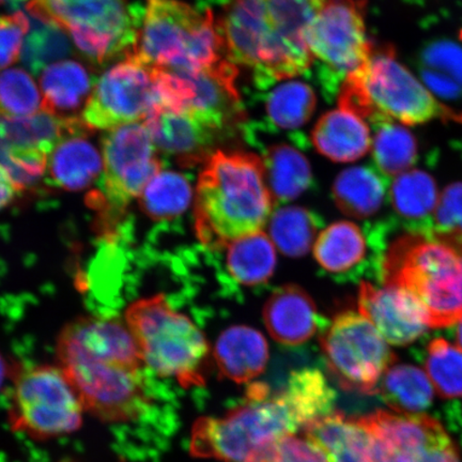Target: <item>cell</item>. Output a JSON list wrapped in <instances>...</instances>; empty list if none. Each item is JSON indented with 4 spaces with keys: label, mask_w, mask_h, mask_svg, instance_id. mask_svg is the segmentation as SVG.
<instances>
[{
    "label": "cell",
    "mask_w": 462,
    "mask_h": 462,
    "mask_svg": "<svg viewBox=\"0 0 462 462\" xmlns=\"http://www.w3.org/2000/svg\"><path fill=\"white\" fill-rule=\"evenodd\" d=\"M367 245L362 230L351 222H338L323 230L316 241L314 256L331 274H348L366 257Z\"/></svg>",
    "instance_id": "27"
},
{
    "label": "cell",
    "mask_w": 462,
    "mask_h": 462,
    "mask_svg": "<svg viewBox=\"0 0 462 462\" xmlns=\"http://www.w3.org/2000/svg\"><path fill=\"white\" fill-rule=\"evenodd\" d=\"M128 57L148 68L183 73L206 70L227 58L212 11L179 0H147Z\"/></svg>",
    "instance_id": "6"
},
{
    "label": "cell",
    "mask_w": 462,
    "mask_h": 462,
    "mask_svg": "<svg viewBox=\"0 0 462 462\" xmlns=\"http://www.w3.org/2000/svg\"><path fill=\"white\" fill-rule=\"evenodd\" d=\"M273 206L263 159L253 153L218 150L207 160L199 175L196 234L207 247H226L263 231Z\"/></svg>",
    "instance_id": "5"
},
{
    "label": "cell",
    "mask_w": 462,
    "mask_h": 462,
    "mask_svg": "<svg viewBox=\"0 0 462 462\" xmlns=\"http://www.w3.org/2000/svg\"><path fill=\"white\" fill-rule=\"evenodd\" d=\"M215 357L224 377L245 383L264 371L269 359L267 340L252 328H229L217 339Z\"/></svg>",
    "instance_id": "21"
},
{
    "label": "cell",
    "mask_w": 462,
    "mask_h": 462,
    "mask_svg": "<svg viewBox=\"0 0 462 462\" xmlns=\"http://www.w3.org/2000/svg\"><path fill=\"white\" fill-rule=\"evenodd\" d=\"M391 199L398 215L408 218L424 217L435 212L439 200L437 184L423 171H408L393 183Z\"/></svg>",
    "instance_id": "34"
},
{
    "label": "cell",
    "mask_w": 462,
    "mask_h": 462,
    "mask_svg": "<svg viewBox=\"0 0 462 462\" xmlns=\"http://www.w3.org/2000/svg\"><path fill=\"white\" fill-rule=\"evenodd\" d=\"M11 368L13 367H10L3 356L0 355V389H2L5 378L11 374Z\"/></svg>",
    "instance_id": "43"
},
{
    "label": "cell",
    "mask_w": 462,
    "mask_h": 462,
    "mask_svg": "<svg viewBox=\"0 0 462 462\" xmlns=\"http://www.w3.org/2000/svg\"><path fill=\"white\" fill-rule=\"evenodd\" d=\"M101 166L100 153L87 140V133H80L57 144L50 155L46 172L51 186L80 190L91 186L100 175Z\"/></svg>",
    "instance_id": "22"
},
{
    "label": "cell",
    "mask_w": 462,
    "mask_h": 462,
    "mask_svg": "<svg viewBox=\"0 0 462 462\" xmlns=\"http://www.w3.org/2000/svg\"><path fill=\"white\" fill-rule=\"evenodd\" d=\"M304 435L328 462H374L371 436L361 418L333 411L306 425Z\"/></svg>",
    "instance_id": "19"
},
{
    "label": "cell",
    "mask_w": 462,
    "mask_h": 462,
    "mask_svg": "<svg viewBox=\"0 0 462 462\" xmlns=\"http://www.w3.org/2000/svg\"><path fill=\"white\" fill-rule=\"evenodd\" d=\"M372 125L373 157L379 171L386 177L408 171L418 158V142L412 133L389 117L375 118Z\"/></svg>",
    "instance_id": "29"
},
{
    "label": "cell",
    "mask_w": 462,
    "mask_h": 462,
    "mask_svg": "<svg viewBox=\"0 0 462 462\" xmlns=\"http://www.w3.org/2000/svg\"><path fill=\"white\" fill-rule=\"evenodd\" d=\"M319 222L314 213L301 207L282 208L270 221L273 244L288 257H302L313 245Z\"/></svg>",
    "instance_id": "32"
},
{
    "label": "cell",
    "mask_w": 462,
    "mask_h": 462,
    "mask_svg": "<svg viewBox=\"0 0 462 462\" xmlns=\"http://www.w3.org/2000/svg\"><path fill=\"white\" fill-rule=\"evenodd\" d=\"M328 371L346 391L373 395L396 361L386 340L363 315L345 311L321 337Z\"/></svg>",
    "instance_id": "13"
},
{
    "label": "cell",
    "mask_w": 462,
    "mask_h": 462,
    "mask_svg": "<svg viewBox=\"0 0 462 462\" xmlns=\"http://www.w3.org/2000/svg\"><path fill=\"white\" fill-rule=\"evenodd\" d=\"M366 0H326L305 32L318 83L328 100L374 51L365 27Z\"/></svg>",
    "instance_id": "10"
},
{
    "label": "cell",
    "mask_w": 462,
    "mask_h": 462,
    "mask_svg": "<svg viewBox=\"0 0 462 462\" xmlns=\"http://www.w3.org/2000/svg\"><path fill=\"white\" fill-rule=\"evenodd\" d=\"M433 213L438 229L462 234V182L443 190Z\"/></svg>",
    "instance_id": "40"
},
{
    "label": "cell",
    "mask_w": 462,
    "mask_h": 462,
    "mask_svg": "<svg viewBox=\"0 0 462 462\" xmlns=\"http://www.w3.org/2000/svg\"><path fill=\"white\" fill-rule=\"evenodd\" d=\"M103 173L99 189L91 194L103 219L119 217L147 184L162 171L152 133L144 124L109 130L102 138Z\"/></svg>",
    "instance_id": "12"
},
{
    "label": "cell",
    "mask_w": 462,
    "mask_h": 462,
    "mask_svg": "<svg viewBox=\"0 0 462 462\" xmlns=\"http://www.w3.org/2000/svg\"><path fill=\"white\" fill-rule=\"evenodd\" d=\"M29 29L31 21L21 11L0 15V71L19 60Z\"/></svg>",
    "instance_id": "37"
},
{
    "label": "cell",
    "mask_w": 462,
    "mask_h": 462,
    "mask_svg": "<svg viewBox=\"0 0 462 462\" xmlns=\"http://www.w3.org/2000/svg\"><path fill=\"white\" fill-rule=\"evenodd\" d=\"M357 303L360 314L372 323L388 344H411L426 330L427 327L411 302L395 288H379L363 282Z\"/></svg>",
    "instance_id": "17"
},
{
    "label": "cell",
    "mask_w": 462,
    "mask_h": 462,
    "mask_svg": "<svg viewBox=\"0 0 462 462\" xmlns=\"http://www.w3.org/2000/svg\"><path fill=\"white\" fill-rule=\"evenodd\" d=\"M456 338H457V345L462 349V319L458 322L457 332H456Z\"/></svg>",
    "instance_id": "44"
},
{
    "label": "cell",
    "mask_w": 462,
    "mask_h": 462,
    "mask_svg": "<svg viewBox=\"0 0 462 462\" xmlns=\"http://www.w3.org/2000/svg\"><path fill=\"white\" fill-rule=\"evenodd\" d=\"M426 372L443 398L462 397V349L444 338L431 340L427 348Z\"/></svg>",
    "instance_id": "35"
},
{
    "label": "cell",
    "mask_w": 462,
    "mask_h": 462,
    "mask_svg": "<svg viewBox=\"0 0 462 462\" xmlns=\"http://www.w3.org/2000/svg\"><path fill=\"white\" fill-rule=\"evenodd\" d=\"M19 192L10 173L4 166L0 165V210L11 204Z\"/></svg>",
    "instance_id": "42"
},
{
    "label": "cell",
    "mask_w": 462,
    "mask_h": 462,
    "mask_svg": "<svg viewBox=\"0 0 462 462\" xmlns=\"http://www.w3.org/2000/svg\"><path fill=\"white\" fill-rule=\"evenodd\" d=\"M95 79L88 69L74 60L55 62L40 78L43 94L42 111L67 117L89 100Z\"/></svg>",
    "instance_id": "23"
},
{
    "label": "cell",
    "mask_w": 462,
    "mask_h": 462,
    "mask_svg": "<svg viewBox=\"0 0 462 462\" xmlns=\"http://www.w3.org/2000/svg\"><path fill=\"white\" fill-rule=\"evenodd\" d=\"M264 104L267 123L263 129L297 130L313 116L317 99L310 85L291 80L265 95Z\"/></svg>",
    "instance_id": "30"
},
{
    "label": "cell",
    "mask_w": 462,
    "mask_h": 462,
    "mask_svg": "<svg viewBox=\"0 0 462 462\" xmlns=\"http://www.w3.org/2000/svg\"><path fill=\"white\" fill-rule=\"evenodd\" d=\"M13 430L37 440L68 435L82 425L83 404L60 367H13Z\"/></svg>",
    "instance_id": "11"
},
{
    "label": "cell",
    "mask_w": 462,
    "mask_h": 462,
    "mask_svg": "<svg viewBox=\"0 0 462 462\" xmlns=\"http://www.w3.org/2000/svg\"><path fill=\"white\" fill-rule=\"evenodd\" d=\"M40 111L42 94L31 73L19 68L0 71V116L27 117Z\"/></svg>",
    "instance_id": "36"
},
{
    "label": "cell",
    "mask_w": 462,
    "mask_h": 462,
    "mask_svg": "<svg viewBox=\"0 0 462 462\" xmlns=\"http://www.w3.org/2000/svg\"><path fill=\"white\" fill-rule=\"evenodd\" d=\"M361 419L374 462H460L452 439L429 415L377 411Z\"/></svg>",
    "instance_id": "14"
},
{
    "label": "cell",
    "mask_w": 462,
    "mask_h": 462,
    "mask_svg": "<svg viewBox=\"0 0 462 462\" xmlns=\"http://www.w3.org/2000/svg\"><path fill=\"white\" fill-rule=\"evenodd\" d=\"M311 141L318 152L337 163L359 160L373 146L365 121L340 107L322 116L311 132Z\"/></svg>",
    "instance_id": "20"
},
{
    "label": "cell",
    "mask_w": 462,
    "mask_h": 462,
    "mask_svg": "<svg viewBox=\"0 0 462 462\" xmlns=\"http://www.w3.org/2000/svg\"><path fill=\"white\" fill-rule=\"evenodd\" d=\"M25 7L29 16L70 33L97 65L132 53L144 14V7L128 0H29Z\"/></svg>",
    "instance_id": "9"
},
{
    "label": "cell",
    "mask_w": 462,
    "mask_h": 462,
    "mask_svg": "<svg viewBox=\"0 0 462 462\" xmlns=\"http://www.w3.org/2000/svg\"><path fill=\"white\" fill-rule=\"evenodd\" d=\"M338 106L362 119L384 116L407 125L450 119L452 109L442 106L429 89L398 62L392 45L374 48L368 61L351 73L340 87Z\"/></svg>",
    "instance_id": "7"
},
{
    "label": "cell",
    "mask_w": 462,
    "mask_h": 462,
    "mask_svg": "<svg viewBox=\"0 0 462 462\" xmlns=\"http://www.w3.org/2000/svg\"><path fill=\"white\" fill-rule=\"evenodd\" d=\"M420 75L425 85L439 97L454 100L462 96V87L448 75L426 68H421Z\"/></svg>",
    "instance_id": "41"
},
{
    "label": "cell",
    "mask_w": 462,
    "mask_h": 462,
    "mask_svg": "<svg viewBox=\"0 0 462 462\" xmlns=\"http://www.w3.org/2000/svg\"><path fill=\"white\" fill-rule=\"evenodd\" d=\"M226 247L229 273L239 284L262 285L273 275L276 265L275 247L263 231L231 242Z\"/></svg>",
    "instance_id": "28"
},
{
    "label": "cell",
    "mask_w": 462,
    "mask_h": 462,
    "mask_svg": "<svg viewBox=\"0 0 462 462\" xmlns=\"http://www.w3.org/2000/svg\"><path fill=\"white\" fill-rule=\"evenodd\" d=\"M375 394L396 413L420 414L431 406L433 386L420 368L402 364L388 369Z\"/></svg>",
    "instance_id": "26"
},
{
    "label": "cell",
    "mask_w": 462,
    "mask_h": 462,
    "mask_svg": "<svg viewBox=\"0 0 462 462\" xmlns=\"http://www.w3.org/2000/svg\"><path fill=\"white\" fill-rule=\"evenodd\" d=\"M31 29L23 44L21 60L32 75H38L51 62L71 54L70 39L63 29L29 16Z\"/></svg>",
    "instance_id": "33"
},
{
    "label": "cell",
    "mask_w": 462,
    "mask_h": 462,
    "mask_svg": "<svg viewBox=\"0 0 462 462\" xmlns=\"http://www.w3.org/2000/svg\"><path fill=\"white\" fill-rule=\"evenodd\" d=\"M192 188L187 177L176 171H161L140 196L144 215L155 221H166L181 216L192 200Z\"/></svg>",
    "instance_id": "31"
},
{
    "label": "cell",
    "mask_w": 462,
    "mask_h": 462,
    "mask_svg": "<svg viewBox=\"0 0 462 462\" xmlns=\"http://www.w3.org/2000/svg\"><path fill=\"white\" fill-rule=\"evenodd\" d=\"M383 275L384 286L402 292L426 327L462 319V234L435 228L400 236L385 253Z\"/></svg>",
    "instance_id": "4"
},
{
    "label": "cell",
    "mask_w": 462,
    "mask_h": 462,
    "mask_svg": "<svg viewBox=\"0 0 462 462\" xmlns=\"http://www.w3.org/2000/svg\"><path fill=\"white\" fill-rule=\"evenodd\" d=\"M263 162L270 192L277 200L296 199L313 181L309 160L291 144H273L265 149Z\"/></svg>",
    "instance_id": "24"
},
{
    "label": "cell",
    "mask_w": 462,
    "mask_h": 462,
    "mask_svg": "<svg viewBox=\"0 0 462 462\" xmlns=\"http://www.w3.org/2000/svg\"><path fill=\"white\" fill-rule=\"evenodd\" d=\"M459 37H460V39L462 40V29H461V31H460V32H459Z\"/></svg>",
    "instance_id": "45"
},
{
    "label": "cell",
    "mask_w": 462,
    "mask_h": 462,
    "mask_svg": "<svg viewBox=\"0 0 462 462\" xmlns=\"http://www.w3.org/2000/svg\"><path fill=\"white\" fill-rule=\"evenodd\" d=\"M157 106L152 68L126 57L102 75L82 117L89 130H113L148 118Z\"/></svg>",
    "instance_id": "15"
},
{
    "label": "cell",
    "mask_w": 462,
    "mask_h": 462,
    "mask_svg": "<svg viewBox=\"0 0 462 462\" xmlns=\"http://www.w3.org/2000/svg\"><path fill=\"white\" fill-rule=\"evenodd\" d=\"M256 462H328L325 455L308 438L282 439Z\"/></svg>",
    "instance_id": "39"
},
{
    "label": "cell",
    "mask_w": 462,
    "mask_h": 462,
    "mask_svg": "<svg viewBox=\"0 0 462 462\" xmlns=\"http://www.w3.org/2000/svg\"><path fill=\"white\" fill-rule=\"evenodd\" d=\"M57 357L84 410L96 418L125 423L146 411L143 362L126 323L116 318H79L61 331Z\"/></svg>",
    "instance_id": "2"
},
{
    "label": "cell",
    "mask_w": 462,
    "mask_h": 462,
    "mask_svg": "<svg viewBox=\"0 0 462 462\" xmlns=\"http://www.w3.org/2000/svg\"><path fill=\"white\" fill-rule=\"evenodd\" d=\"M4 0H0V4H3Z\"/></svg>",
    "instance_id": "46"
},
{
    "label": "cell",
    "mask_w": 462,
    "mask_h": 462,
    "mask_svg": "<svg viewBox=\"0 0 462 462\" xmlns=\"http://www.w3.org/2000/svg\"><path fill=\"white\" fill-rule=\"evenodd\" d=\"M263 319L271 337L286 346L308 342L320 325L313 299L297 285L282 286L271 294Z\"/></svg>",
    "instance_id": "18"
},
{
    "label": "cell",
    "mask_w": 462,
    "mask_h": 462,
    "mask_svg": "<svg viewBox=\"0 0 462 462\" xmlns=\"http://www.w3.org/2000/svg\"><path fill=\"white\" fill-rule=\"evenodd\" d=\"M144 365L183 388L205 384L209 345L187 316L171 308L164 296L138 300L125 313Z\"/></svg>",
    "instance_id": "8"
},
{
    "label": "cell",
    "mask_w": 462,
    "mask_h": 462,
    "mask_svg": "<svg viewBox=\"0 0 462 462\" xmlns=\"http://www.w3.org/2000/svg\"><path fill=\"white\" fill-rule=\"evenodd\" d=\"M143 124L152 133L155 146L183 167L206 163L217 138L223 135L190 113L153 109Z\"/></svg>",
    "instance_id": "16"
},
{
    "label": "cell",
    "mask_w": 462,
    "mask_h": 462,
    "mask_svg": "<svg viewBox=\"0 0 462 462\" xmlns=\"http://www.w3.org/2000/svg\"><path fill=\"white\" fill-rule=\"evenodd\" d=\"M386 184L371 167H351L340 172L333 186L335 204L345 215L357 218L374 215L383 204Z\"/></svg>",
    "instance_id": "25"
},
{
    "label": "cell",
    "mask_w": 462,
    "mask_h": 462,
    "mask_svg": "<svg viewBox=\"0 0 462 462\" xmlns=\"http://www.w3.org/2000/svg\"><path fill=\"white\" fill-rule=\"evenodd\" d=\"M335 392L318 369L293 372L282 390L248 386L245 401L223 418L196 421L190 453L223 462H256L301 427L333 412Z\"/></svg>",
    "instance_id": "1"
},
{
    "label": "cell",
    "mask_w": 462,
    "mask_h": 462,
    "mask_svg": "<svg viewBox=\"0 0 462 462\" xmlns=\"http://www.w3.org/2000/svg\"><path fill=\"white\" fill-rule=\"evenodd\" d=\"M326 0H228L217 19L225 53L251 68L258 89L313 67L305 32Z\"/></svg>",
    "instance_id": "3"
},
{
    "label": "cell",
    "mask_w": 462,
    "mask_h": 462,
    "mask_svg": "<svg viewBox=\"0 0 462 462\" xmlns=\"http://www.w3.org/2000/svg\"><path fill=\"white\" fill-rule=\"evenodd\" d=\"M421 68L448 75L462 87V48L442 40L426 46L420 53Z\"/></svg>",
    "instance_id": "38"
}]
</instances>
